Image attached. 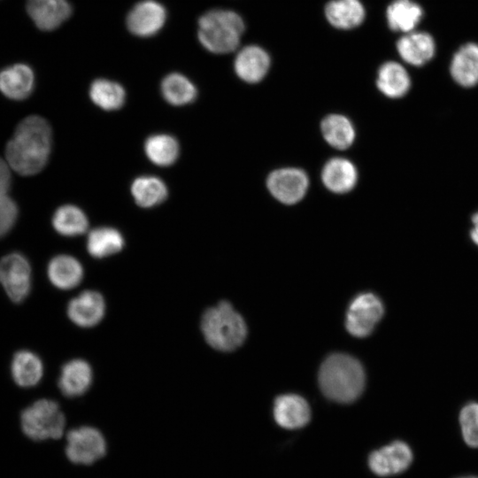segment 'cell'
<instances>
[{
	"label": "cell",
	"instance_id": "cell-1",
	"mask_svg": "<svg viewBox=\"0 0 478 478\" xmlns=\"http://www.w3.org/2000/svg\"><path fill=\"white\" fill-rule=\"evenodd\" d=\"M51 147L49 122L37 115L28 116L19 123L7 143L5 157L9 166L19 174L34 175L46 166Z\"/></svg>",
	"mask_w": 478,
	"mask_h": 478
},
{
	"label": "cell",
	"instance_id": "cell-2",
	"mask_svg": "<svg viewBox=\"0 0 478 478\" xmlns=\"http://www.w3.org/2000/svg\"><path fill=\"white\" fill-rule=\"evenodd\" d=\"M366 376L360 362L344 353L329 355L319 371V385L329 399L347 404L355 401L363 392Z\"/></svg>",
	"mask_w": 478,
	"mask_h": 478
},
{
	"label": "cell",
	"instance_id": "cell-3",
	"mask_svg": "<svg viewBox=\"0 0 478 478\" xmlns=\"http://www.w3.org/2000/svg\"><path fill=\"white\" fill-rule=\"evenodd\" d=\"M201 329L207 343L220 351L237 349L247 335L243 318L227 301H221L204 312Z\"/></svg>",
	"mask_w": 478,
	"mask_h": 478
},
{
	"label": "cell",
	"instance_id": "cell-4",
	"mask_svg": "<svg viewBox=\"0 0 478 478\" xmlns=\"http://www.w3.org/2000/svg\"><path fill=\"white\" fill-rule=\"evenodd\" d=\"M244 29L243 19L235 12L212 9L200 17L197 36L209 51L226 54L238 47Z\"/></svg>",
	"mask_w": 478,
	"mask_h": 478
},
{
	"label": "cell",
	"instance_id": "cell-5",
	"mask_svg": "<svg viewBox=\"0 0 478 478\" xmlns=\"http://www.w3.org/2000/svg\"><path fill=\"white\" fill-rule=\"evenodd\" d=\"M20 424L24 434L32 440L58 439L64 433L66 418L57 402L43 398L22 411Z\"/></svg>",
	"mask_w": 478,
	"mask_h": 478
},
{
	"label": "cell",
	"instance_id": "cell-6",
	"mask_svg": "<svg viewBox=\"0 0 478 478\" xmlns=\"http://www.w3.org/2000/svg\"><path fill=\"white\" fill-rule=\"evenodd\" d=\"M384 314V306L375 294L361 293L352 299L346 312L345 327L356 337L369 335Z\"/></svg>",
	"mask_w": 478,
	"mask_h": 478
},
{
	"label": "cell",
	"instance_id": "cell-7",
	"mask_svg": "<svg viewBox=\"0 0 478 478\" xmlns=\"http://www.w3.org/2000/svg\"><path fill=\"white\" fill-rule=\"evenodd\" d=\"M106 453V442L96 428L82 426L66 436V455L73 464L89 466Z\"/></svg>",
	"mask_w": 478,
	"mask_h": 478
},
{
	"label": "cell",
	"instance_id": "cell-8",
	"mask_svg": "<svg viewBox=\"0 0 478 478\" xmlns=\"http://www.w3.org/2000/svg\"><path fill=\"white\" fill-rule=\"evenodd\" d=\"M0 284L13 303L25 300L31 290V266L24 255L12 252L0 259Z\"/></svg>",
	"mask_w": 478,
	"mask_h": 478
},
{
	"label": "cell",
	"instance_id": "cell-9",
	"mask_svg": "<svg viewBox=\"0 0 478 478\" xmlns=\"http://www.w3.org/2000/svg\"><path fill=\"white\" fill-rule=\"evenodd\" d=\"M266 186L271 195L279 202L294 204L305 196L309 179L302 169L284 167L274 170L268 175Z\"/></svg>",
	"mask_w": 478,
	"mask_h": 478
},
{
	"label": "cell",
	"instance_id": "cell-10",
	"mask_svg": "<svg viewBox=\"0 0 478 478\" xmlns=\"http://www.w3.org/2000/svg\"><path fill=\"white\" fill-rule=\"evenodd\" d=\"M413 459L410 446L402 441H394L373 451L368 458L371 471L379 476H390L405 471Z\"/></svg>",
	"mask_w": 478,
	"mask_h": 478
},
{
	"label": "cell",
	"instance_id": "cell-11",
	"mask_svg": "<svg viewBox=\"0 0 478 478\" xmlns=\"http://www.w3.org/2000/svg\"><path fill=\"white\" fill-rule=\"evenodd\" d=\"M166 18V12L162 4L154 0H143L129 12L127 26L137 36H151L161 29Z\"/></svg>",
	"mask_w": 478,
	"mask_h": 478
},
{
	"label": "cell",
	"instance_id": "cell-12",
	"mask_svg": "<svg viewBox=\"0 0 478 478\" xmlns=\"http://www.w3.org/2000/svg\"><path fill=\"white\" fill-rule=\"evenodd\" d=\"M105 302L103 296L95 290H85L73 297L67 305V315L77 326L91 328L104 318Z\"/></svg>",
	"mask_w": 478,
	"mask_h": 478
},
{
	"label": "cell",
	"instance_id": "cell-13",
	"mask_svg": "<svg viewBox=\"0 0 478 478\" xmlns=\"http://www.w3.org/2000/svg\"><path fill=\"white\" fill-rule=\"evenodd\" d=\"M397 50L400 58L413 66H422L436 54V42L428 32L412 31L405 34L397 42Z\"/></svg>",
	"mask_w": 478,
	"mask_h": 478
},
{
	"label": "cell",
	"instance_id": "cell-14",
	"mask_svg": "<svg viewBox=\"0 0 478 478\" xmlns=\"http://www.w3.org/2000/svg\"><path fill=\"white\" fill-rule=\"evenodd\" d=\"M273 413L276 423L287 429L303 428L311 419V409L307 401L296 394L277 397Z\"/></svg>",
	"mask_w": 478,
	"mask_h": 478
},
{
	"label": "cell",
	"instance_id": "cell-15",
	"mask_svg": "<svg viewBox=\"0 0 478 478\" xmlns=\"http://www.w3.org/2000/svg\"><path fill=\"white\" fill-rule=\"evenodd\" d=\"M270 65L269 54L260 46L254 44L241 49L234 61L235 73L248 83H257L263 80Z\"/></svg>",
	"mask_w": 478,
	"mask_h": 478
},
{
	"label": "cell",
	"instance_id": "cell-16",
	"mask_svg": "<svg viewBox=\"0 0 478 478\" xmlns=\"http://www.w3.org/2000/svg\"><path fill=\"white\" fill-rule=\"evenodd\" d=\"M27 10L36 27L44 31L58 27L72 12L67 0H27Z\"/></svg>",
	"mask_w": 478,
	"mask_h": 478
},
{
	"label": "cell",
	"instance_id": "cell-17",
	"mask_svg": "<svg viewBox=\"0 0 478 478\" xmlns=\"http://www.w3.org/2000/svg\"><path fill=\"white\" fill-rule=\"evenodd\" d=\"M450 73L463 88L478 84V43L466 42L458 49L451 60Z\"/></svg>",
	"mask_w": 478,
	"mask_h": 478
},
{
	"label": "cell",
	"instance_id": "cell-18",
	"mask_svg": "<svg viewBox=\"0 0 478 478\" xmlns=\"http://www.w3.org/2000/svg\"><path fill=\"white\" fill-rule=\"evenodd\" d=\"M34 86V72L27 65L16 64L0 71V91L10 99L27 98Z\"/></svg>",
	"mask_w": 478,
	"mask_h": 478
},
{
	"label": "cell",
	"instance_id": "cell-19",
	"mask_svg": "<svg viewBox=\"0 0 478 478\" xmlns=\"http://www.w3.org/2000/svg\"><path fill=\"white\" fill-rule=\"evenodd\" d=\"M321 180L328 190L336 194H343L355 187L358 181V171L349 159L333 158L323 166Z\"/></svg>",
	"mask_w": 478,
	"mask_h": 478
},
{
	"label": "cell",
	"instance_id": "cell-20",
	"mask_svg": "<svg viewBox=\"0 0 478 478\" xmlns=\"http://www.w3.org/2000/svg\"><path fill=\"white\" fill-rule=\"evenodd\" d=\"M92 369L83 359H73L66 363L61 369L58 388L67 397H75L84 394L92 382Z\"/></svg>",
	"mask_w": 478,
	"mask_h": 478
},
{
	"label": "cell",
	"instance_id": "cell-21",
	"mask_svg": "<svg viewBox=\"0 0 478 478\" xmlns=\"http://www.w3.org/2000/svg\"><path fill=\"white\" fill-rule=\"evenodd\" d=\"M411 77L400 63L387 61L378 69L376 87L385 96L391 99L401 98L411 88Z\"/></svg>",
	"mask_w": 478,
	"mask_h": 478
},
{
	"label": "cell",
	"instance_id": "cell-22",
	"mask_svg": "<svg viewBox=\"0 0 478 478\" xmlns=\"http://www.w3.org/2000/svg\"><path fill=\"white\" fill-rule=\"evenodd\" d=\"M324 12L331 26L343 30L358 27L366 17L360 0H330L325 5Z\"/></svg>",
	"mask_w": 478,
	"mask_h": 478
},
{
	"label": "cell",
	"instance_id": "cell-23",
	"mask_svg": "<svg viewBox=\"0 0 478 478\" xmlns=\"http://www.w3.org/2000/svg\"><path fill=\"white\" fill-rule=\"evenodd\" d=\"M423 15L422 7L412 0H393L386 10L389 27L405 34L414 31Z\"/></svg>",
	"mask_w": 478,
	"mask_h": 478
},
{
	"label": "cell",
	"instance_id": "cell-24",
	"mask_svg": "<svg viewBox=\"0 0 478 478\" xmlns=\"http://www.w3.org/2000/svg\"><path fill=\"white\" fill-rule=\"evenodd\" d=\"M50 282L60 289H71L81 281L83 268L81 263L70 255H58L47 268Z\"/></svg>",
	"mask_w": 478,
	"mask_h": 478
},
{
	"label": "cell",
	"instance_id": "cell-25",
	"mask_svg": "<svg viewBox=\"0 0 478 478\" xmlns=\"http://www.w3.org/2000/svg\"><path fill=\"white\" fill-rule=\"evenodd\" d=\"M11 373L16 384L28 388L40 382L43 374V365L36 354L23 350L14 354L11 364Z\"/></svg>",
	"mask_w": 478,
	"mask_h": 478
},
{
	"label": "cell",
	"instance_id": "cell-26",
	"mask_svg": "<svg viewBox=\"0 0 478 478\" xmlns=\"http://www.w3.org/2000/svg\"><path fill=\"white\" fill-rule=\"evenodd\" d=\"M320 128L326 142L335 149L346 150L355 140L354 127L344 115H328L322 120Z\"/></svg>",
	"mask_w": 478,
	"mask_h": 478
},
{
	"label": "cell",
	"instance_id": "cell-27",
	"mask_svg": "<svg viewBox=\"0 0 478 478\" xmlns=\"http://www.w3.org/2000/svg\"><path fill=\"white\" fill-rule=\"evenodd\" d=\"M167 193L166 183L151 175L139 176L131 185V194L135 203L143 208L158 205L166 199Z\"/></svg>",
	"mask_w": 478,
	"mask_h": 478
},
{
	"label": "cell",
	"instance_id": "cell-28",
	"mask_svg": "<svg viewBox=\"0 0 478 478\" xmlns=\"http://www.w3.org/2000/svg\"><path fill=\"white\" fill-rule=\"evenodd\" d=\"M124 243V238L119 230L110 227H101L89 232L87 250L92 257L103 258L120 251Z\"/></svg>",
	"mask_w": 478,
	"mask_h": 478
},
{
	"label": "cell",
	"instance_id": "cell-29",
	"mask_svg": "<svg viewBox=\"0 0 478 478\" xmlns=\"http://www.w3.org/2000/svg\"><path fill=\"white\" fill-rule=\"evenodd\" d=\"M144 151L153 164L159 166H168L178 158L180 146L173 136L166 134H156L146 139Z\"/></svg>",
	"mask_w": 478,
	"mask_h": 478
},
{
	"label": "cell",
	"instance_id": "cell-30",
	"mask_svg": "<svg viewBox=\"0 0 478 478\" xmlns=\"http://www.w3.org/2000/svg\"><path fill=\"white\" fill-rule=\"evenodd\" d=\"M52 226L62 235L76 236L86 232L89 221L81 208L73 204H65L55 211Z\"/></svg>",
	"mask_w": 478,
	"mask_h": 478
},
{
	"label": "cell",
	"instance_id": "cell-31",
	"mask_svg": "<svg viewBox=\"0 0 478 478\" xmlns=\"http://www.w3.org/2000/svg\"><path fill=\"white\" fill-rule=\"evenodd\" d=\"M161 93L167 103L181 106L193 102L197 91L195 85L187 77L178 73H173L163 79Z\"/></svg>",
	"mask_w": 478,
	"mask_h": 478
},
{
	"label": "cell",
	"instance_id": "cell-32",
	"mask_svg": "<svg viewBox=\"0 0 478 478\" xmlns=\"http://www.w3.org/2000/svg\"><path fill=\"white\" fill-rule=\"evenodd\" d=\"M89 96L101 109L115 111L124 104L126 93L120 84L106 79H97L89 88Z\"/></svg>",
	"mask_w": 478,
	"mask_h": 478
},
{
	"label": "cell",
	"instance_id": "cell-33",
	"mask_svg": "<svg viewBox=\"0 0 478 478\" xmlns=\"http://www.w3.org/2000/svg\"><path fill=\"white\" fill-rule=\"evenodd\" d=\"M459 421L465 443L472 448H478V403L465 405L460 410Z\"/></svg>",
	"mask_w": 478,
	"mask_h": 478
},
{
	"label": "cell",
	"instance_id": "cell-34",
	"mask_svg": "<svg viewBox=\"0 0 478 478\" xmlns=\"http://www.w3.org/2000/svg\"><path fill=\"white\" fill-rule=\"evenodd\" d=\"M19 215L18 205L7 194L0 195V238L15 225Z\"/></svg>",
	"mask_w": 478,
	"mask_h": 478
},
{
	"label": "cell",
	"instance_id": "cell-35",
	"mask_svg": "<svg viewBox=\"0 0 478 478\" xmlns=\"http://www.w3.org/2000/svg\"><path fill=\"white\" fill-rule=\"evenodd\" d=\"M12 177L8 165L0 158V195L7 194L11 188Z\"/></svg>",
	"mask_w": 478,
	"mask_h": 478
},
{
	"label": "cell",
	"instance_id": "cell-36",
	"mask_svg": "<svg viewBox=\"0 0 478 478\" xmlns=\"http://www.w3.org/2000/svg\"><path fill=\"white\" fill-rule=\"evenodd\" d=\"M471 222L472 228L470 230V238L472 242L478 247V211L473 214Z\"/></svg>",
	"mask_w": 478,
	"mask_h": 478
},
{
	"label": "cell",
	"instance_id": "cell-37",
	"mask_svg": "<svg viewBox=\"0 0 478 478\" xmlns=\"http://www.w3.org/2000/svg\"><path fill=\"white\" fill-rule=\"evenodd\" d=\"M458 478H478V476H476V475H466V476H461V477H458Z\"/></svg>",
	"mask_w": 478,
	"mask_h": 478
}]
</instances>
